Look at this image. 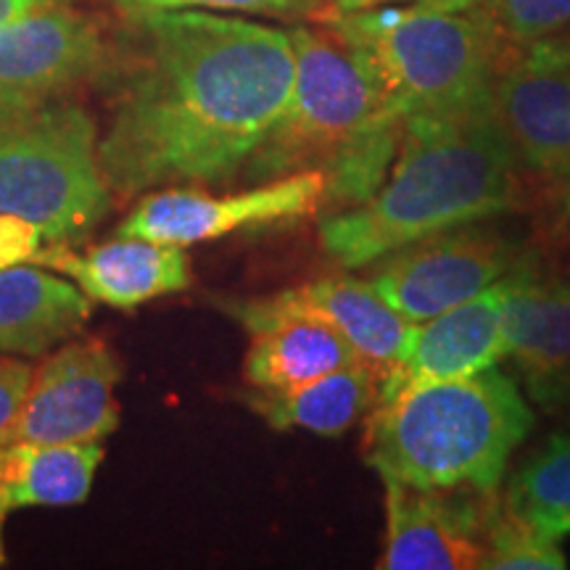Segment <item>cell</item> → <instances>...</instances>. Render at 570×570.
<instances>
[{
  "mask_svg": "<svg viewBox=\"0 0 570 570\" xmlns=\"http://www.w3.org/2000/svg\"><path fill=\"white\" fill-rule=\"evenodd\" d=\"M225 309L252 333L244 375L259 391L306 386L360 362L346 338L315 317L273 315L248 302H227Z\"/></svg>",
  "mask_w": 570,
  "mask_h": 570,
  "instance_id": "obj_17",
  "label": "cell"
},
{
  "mask_svg": "<svg viewBox=\"0 0 570 570\" xmlns=\"http://www.w3.org/2000/svg\"><path fill=\"white\" fill-rule=\"evenodd\" d=\"M381 377L365 362H354L336 373L317 377L291 391H259L248 396V407L275 431L344 436L356 420L365 417L377 402Z\"/></svg>",
  "mask_w": 570,
  "mask_h": 570,
  "instance_id": "obj_19",
  "label": "cell"
},
{
  "mask_svg": "<svg viewBox=\"0 0 570 570\" xmlns=\"http://www.w3.org/2000/svg\"><path fill=\"white\" fill-rule=\"evenodd\" d=\"M487 109L518 167L570 177V32L512 53L491 82Z\"/></svg>",
  "mask_w": 570,
  "mask_h": 570,
  "instance_id": "obj_7",
  "label": "cell"
},
{
  "mask_svg": "<svg viewBox=\"0 0 570 570\" xmlns=\"http://www.w3.org/2000/svg\"><path fill=\"white\" fill-rule=\"evenodd\" d=\"M111 67L101 21L56 6L0 27V117L71 98Z\"/></svg>",
  "mask_w": 570,
  "mask_h": 570,
  "instance_id": "obj_8",
  "label": "cell"
},
{
  "mask_svg": "<svg viewBox=\"0 0 570 570\" xmlns=\"http://www.w3.org/2000/svg\"><path fill=\"white\" fill-rule=\"evenodd\" d=\"M75 0H0V27L17 21L30 13L56 9V6H71Z\"/></svg>",
  "mask_w": 570,
  "mask_h": 570,
  "instance_id": "obj_27",
  "label": "cell"
},
{
  "mask_svg": "<svg viewBox=\"0 0 570 570\" xmlns=\"http://www.w3.org/2000/svg\"><path fill=\"white\" fill-rule=\"evenodd\" d=\"M104 460L98 441L35 444L11 441L0 452V494L9 510L35 504H80Z\"/></svg>",
  "mask_w": 570,
  "mask_h": 570,
  "instance_id": "obj_20",
  "label": "cell"
},
{
  "mask_svg": "<svg viewBox=\"0 0 570 570\" xmlns=\"http://www.w3.org/2000/svg\"><path fill=\"white\" fill-rule=\"evenodd\" d=\"M502 312L504 281H497L470 302L417 323L402 360L381 381L377 399L497 367L504 360Z\"/></svg>",
  "mask_w": 570,
  "mask_h": 570,
  "instance_id": "obj_14",
  "label": "cell"
},
{
  "mask_svg": "<svg viewBox=\"0 0 570 570\" xmlns=\"http://www.w3.org/2000/svg\"><path fill=\"white\" fill-rule=\"evenodd\" d=\"M35 370L21 360L0 356V444L17 441V425L30 394Z\"/></svg>",
  "mask_w": 570,
  "mask_h": 570,
  "instance_id": "obj_25",
  "label": "cell"
},
{
  "mask_svg": "<svg viewBox=\"0 0 570 570\" xmlns=\"http://www.w3.org/2000/svg\"><path fill=\"white\" fill-rule=\"evenodd\" d=\"M568 423H570V415H568Z\"/></svg>",
  "mask_w": 570,
  "mask_h": 570,
  "instance_id": "obj_31",
  "label": "cell"
},
{
  "mask_svg": "<svg viewBox=\"0 0 570 570\" xmlns=\"http://www.w3.org/2000/svg\"><path fill=\"white\" fill-rule=\"evenodd\" d=\"M504 281V360L544 407L570 402V283L518 265Z\"/></svg>",
  "mask_w": 570,
  "mask_h": 570,
  "instance_id": "obj_13",
  "label": "cell"
},
{
  "mask_svg": "<svg viewBox=\"0 0 570 570\" xmlns=\"http://www.w3.org/2000/svg\"><path fill=\"white\" fill-rule=\"evenodd\" d=\"M320 21L365 63L402 125L487 109L499 67L512 53L479 9L327 11Z\"/></svg>",
  "mask_w": 570,
  "mask_h": 570,
  "instance_id": "obj_5",
  "label": "cell"
},
{
  "mask_svg": "<svg viewBox=\"0 0 570 570\" xmlns=\"http://www.w3.org/2000/svg\"><path fill=\"white\" fill-rule=\"evenodd\" d=\"M109 209L98 125L82 104L61 98L0 117V212L32 223L51 244H69Z\"/></svg>",
  "mask_w": 570,
  "mask_h": 570,
  "instance_id": "obj_6",
  "label": "cell"
},
{
  "mask_svg": "<svg viewBox=\"0 0 570 570\" xmlns=\"http://www.w3.org/2000/svg\"><path fill=\"white\" fill-rule=\"evenodd\" d=\"M562 206H566V214L570 217V177H568V188H566V196H562Z\"/></svg>",
  "mask_w": 570,
  "mask_h": 570,
  "instance_id": "obj_30",
  "label": "cell"
},
{
  "mask_svg": "<svg viewBox=\"0 0 570 570\" xmlns=\"http://www.w3.org/2000/svg\"><path fill=\"white\" fill-rule=\"evenodd\" d=\"M518 161L489 109L404 125L377 190L320 223V240L346 269L375 265L396 248L515 206Z\"/></svg>",
  "mask_w": 570,
  "mask_h": 570,
  "instance_id": "obj_2",
  "label": "cell"
},
{
  "mask_svg": "<svg viewBox=\"0 0 570 570\" xmlns=\"http://www.w3.org/2000/svg\"><path fill=\"white\" fill-rule=\"evenodd\" d=\"M510 51L558 35L570 24V0H479L473 6Z\"/></svg>",
  "mask_w": 570,
  "mask_h": 570,
  "instance_id": "obj_23",
  "label": "cell"
},
{
  "mask_svg": "<svg viewBox=\"0 0 570 570\" xmlns=\"http://www.w3.org/2000/svg\"><path fill=\"white\" fill-rule=\"evenodd\" d=\"M391 3H404V0H333L331 11H365V9H381V6H391Z\"/></svg>",
  "mask_w": 570,
  "mask_h": 570,
  "instance_id": "obj_28",
  "label": "cell"
},
{
  "mask_svg": "<svg viewBox=\"0 0 570 570\" xmlns=\"http://www.w3.org/2000/svg\"><path fill=\"white\" fill-rule=\"evenodd\" d=\"M502 502L547 537H570V433H552L533 449Z\"/></svg>",
  "mask_w": 570,
  "mask_h": 570,
  "instance_id": "obj_21",
  "label": "cell"
},
{
  "mask_svg": "<svg viewBox=\"0 0 570 570\" xmlns=\"http://www.w3.org/2000/svg\"><path fill=\"white\" fill-rule=\"evenodd\" d=\"M127 19L130 56L98 138L106 188L132 198L233 183L294 92L288 30L198 9Z\"/></svg>",
  "mask_w": 570,
  "mask_h": 570,
  "instance_id": "obj_1",
  "label": "cell"
},
{
  "mask_svg": "<svg viewBox=\"0 0 570 570\" xmlns=\"http://www.w3.org/2000/svg\"><path fill=\"white\" fill-rule=\"evenodd\" d=\"M386 487L383 570H475L483 568V525L497 494Z\"/></svg>",
  "mask_w": 570,
  "mask_h": 570,
  "instance_id": "obj_12",
  "label": "cell"
},
{
  "mask_svg": "<svg viewBox=\"0 0 570 570\" xmlns=\"http://www.w3.org/2000/svg\"><path fill=\"white\" fill-rule=\"evenodd\" d=\"M125 13L146 11H185V9H209V11H240L254 17H269L281 21H306L320 19L333 9V0H117Z\"/></svg>",
  "mask_w": 570,
  "mask_h": 570,
  "instance_id": "obj_24",
  "label": "cell"
},
{
  "mask_svg": "<svg viewBox=\"0 0 570 570\" xmlns=\"http://www.w3.org/2000/svg\"><path fill=\"white\" fill-rule=\"evenodd\" d=\"M483 568L487 570H562L568 566L560 541L518 518L494 497L483 525Z\"/></svg>",
  "mask_w": 570,
  "mask_h": 570,
  "instance_id": "obj_22",
  "label": "cell"
},
{
  "mask_svg": "<svg viewBox=\"0 0 570 570\" xmlns=\"http://www.w3.org/2000/svg\"><path fill=\"white\" fill-rule=\"evenodd\" d=\"M325 202V177L317 169L273 183H259L240 194L212 196L194 188H161L119 225L125 238H146L167 246H194L254 225L298 219Z\"/></svg>",
  "mask_w": 570,
  "mask_h": 570,
  "instance_id": "obj_10",
  "label": "cell"
},
{
  "mask_svg": "<svg viewBox=\"0 0 570 570\" xmlns=\"http://www.w3.org/2000/svg\"><path fill=\"white\" fill-rule=\"evenodd\" d=\"M515 265L508 240L473 223L396 248L377 259L367 281L417 325L483 294Z\"/></svg>",
  "mask_w": 570,
  "mask_h": 570,
  "instance_id": "obj_9",
  "label": "cell"
},
{
  "mask_svg": "<svg viewBox=\"0 0 570 570\" xmlns=\"http://www.w3.org/2000/svg\"><path fill=\"white\" fill-rule=\"evenodd\" d=\"M40 230L17 214L0 212V273L32 259L40 248Z\"/></svg>",
  "mask_w": 570,
  "mask_h": 570,
  "instance_id": "obj_26",
  "label": "cell"
},
{
  "mask_svg": "<svg viewBox=\"0 0 570 570\" xmlns=\"http://www.w3.org/2000/svg\"><path fill=\"white\" fill-rule=\"evenodd\" d=\"M122 365L104 341H71L32 375L17 439L35 444L101 441L119 425L114 399Z\"/></svg>",
  "mask_w": 570,
  "mask_h": 570,
  "instance_id": "obj_11",
  "label": "cell"
},
{
  "mask_svg": "<svg viewBox=\"0 0 570 570\" xmlns=\"http://www.w3.org/2000/svg\"><path fill=\"white\" fill-rule=\"evenodd\" d=\"M32 262L59 269L85 296L114 309H132L151 298L180 294L190 285V262L183 246L125 235L122 240L88 252H75L69 244H51L38 248Z\"/></svg>",
  "mask_w": 570,
  "mask_h": 570,
  "instance_id": "obj_16",
  "label": "cell"
},
{
  "mask_svg": "<svg viewBox=\"0 0 570 570\" xmlns=\"http://www.w3.org/2000/svg\"><path fill=\"white\" fill-rule=\"evenodd\" d=\"M3 446L6 444H0V452H3ZM9 508H6V502H3V494H0V562H3V558H6V552H3V520H6V515H9Z\"/></svg>",
  "mask_w": 570,
  "mask_h": 570,
  "instance_id": "obj_29",
  "label": "cell"
},
{
  "mask_svg": "<svg viewBox=\"0 0 570 570\" xmlns=\"http://www.w3.org/2000/svg\"><path fill=\"white\" fill-rule=\"evenodd\" d=\"M90 317V298L38 267L0 273V354L40 356Z\"/></svg>",
  "mask_w": 570,
  "mask_h": 570,
  "instance_id": "obj_18",
  "label": "cell"
},
{
  "mask_svg": "<svg viewBox=\"0 0 570 570\" xmlns=\"http://www.w3.org/2000/svg\"><path fill=\"white\" fill-rule=\"evenodd\" d=\"M533 412L499 367L377 399L362 454L381 481L415 489L497 494Z\"/></svg>",
  "mask_w": 570,
  "mask_h": 570,
  "instance_id": "obj_4",
  "label": "cell"
},
{
  "mask_svg": "<svg viewBox=\"0 0 570 570\" xmlns=\"http://www.w3.org/2000/svg\"><path fill=\"white\" fill-rule=\"evenodd\" d=\"M248 304L273 315L315 317L331 325L381 381L402 360L415 331V323L396 312L373 283L352 275H327L302 288L248 298Z\"/></svg>",
  "mask_w": 570,
  "mask_h": 570,
  "instance_id": "obj_15",
  "label": "cell"
},
{
  "mask_svg": "<svg viewBox=\"0 0 570 570\" xmlns=\"http://www.w3.org/2000/svg\"><path fill=\"white\" fill-rule=\"evenodd\" d=\"M288 35L296 56L294 92L240 177L259 185L317 169L325 177L323 204L348 209L383 183L404 125L336 32L296 24Z\"/></svg>",
  "mask_w": 570,
  "mask_h": 570,
  "instance_id": "obj_3",
  "label": "cell"
}]
</instances>
